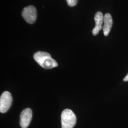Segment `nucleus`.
Instances as JSON below:
<instances>
[{
    "mask_svg": "<svg viewBox=\"0 0 128 128\" xmlns=\"http://www.w3.org/2000/svg\"><path fill=\"white\" fill-rule=\"evenodd\" d=\"M67 3L70 7H73L76 6L78 3V0H66Z\"/></svg>",
    "mask_w": 128,
    "mask_h": 128,
    "instance_id": "6e6552de",
    "label": "nucleus"
},
{
    "mask_svg": "<svg viewBox=\"0 0 128 128\" xmlns=\"http://www.w3.org/2000/svg\"><path fill=\"white\" fill-rule=\"evenodd\" d=\"M76 122V118L72 110H64L61 114L62 128H73Z\"/></svg>",
    "mask_w": 128,
    "mask_h": 128,
    "instance_id": "f03ea898",
    "label": "nucleus"
},
{
    "mask_svg": "<svg viewBox=\"0 0 128 128\" xmlns=\"http://www.w3.org/2000/svg\"><path fill=\"white\" fill-rule=\"evenodd\" d=\"M12 102V98L9 92H4L0 98V112L5 113L9 109Z\"/></svg>",
    "mask_w": 128,
    "mask_h": 128,
    "instance_id": "20e7f679",
    "label": "nucleus"
},
{
    "mask_svg": "<svg viewBox=\"0 0 128 128\" xmlns=\"http://www.w3.org/2000/svg\"><path fill=\"white\" fill-rule=\"evenodd\" d=\"M22 16L28 23H34L37 18V10L33 6H29L24 8L22 12Z\"/></svg>",
    "mask_w": 128,
    "mask_h": 128,
    "instance_id": "7ed1b4c3",
    "label": "nucleus"
},
{
    "mask_svg": "<svg viewBox=\"0 0 128 128\" xmlns=\"http://www.w3.org/2000/svg\"><path fill=\"white\" fill-rule=\"evenodd\" d=\"M104 23L103 26L104 34L105 36H107L110 33L111 28L113 24L112 18L110 14H105L104 16Z\"/></svg>",
    "mask_w": 128,
    "mask_h": 128,
    "instance_id": "0eeeda50",
    "label": "nucleus"
},
{
    "mask_svg": "<svg viewBox=\"0 0 128 128\" xmlns=\"http://www.w3.org/2000/svg\"><path fill=\"white\" fill-rule=\"evenodd\" d=\"M104 15L100 12H97L94 16V21L96 22V26L92 30V33L94 35L96 36L102 28V25L104 23Z\"/></svg>",
    "mask_w": 128,
    "mask_h": 128,
    "instance_id": "423d86ee",
    "label": "nucleus"
},
{
    "mask_svg": "<svg viewBox=\"0 0 128 128\" xmlns=\"http://www.w3.org/2000/svg\"><path fill=\"white\" fill-rule=\"evenodd\" d=\"M32 110L30 108L23 110L20 115V125L22 128H27L32 119Z\"/></svg>",
    "mask_w": 128,
    "mask_h": 128,
    "instance_id": "39448f33",
    "label": "nucleus"
},
{
    "mask_svg": "<svg viewBox=\"0 0 128 128\" xmlns=\"http://www.w3.org/2000/svg\"><path fill=\"white\" fill-rule=\"evenodd\" d=\"M124 81H125V82H127V81H128V74H127V75L124 78Z\"/></svg>",
    "mask_w": 128,
    "mask_h": 128,
    "instance_id": "1a4fd4ad",
    "label": "nucleus"
},
{
    "mask_svg": "<svg viewBox=\"0 0 128 128\" xmlns=\"http://www.w3.org/2000/svg\"><path fill=\"white\" fill-rule=\"evenodd\" d=\"M34 58L41 67L45 69H51L58 66L55 60L46 52L38 51L34 55Z\"/></svg>",
    "mask_w": 128,
    "mask_h": 128,
    "instance_id": "f257e3e1",
    "label": "nucleus"
}]
</instances>
